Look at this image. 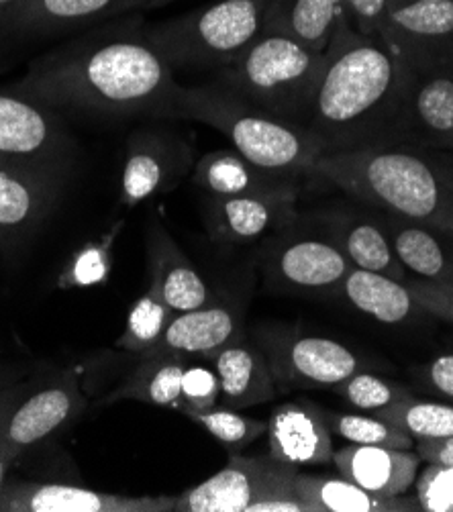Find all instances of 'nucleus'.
<instances>
[{"instance_id":"nucleus-1","label":"nucleus","mask_w":453,"mask_h":512,"mask_svg":"<svg viewBox=\"0 0 453 512\" xmlns=\"http://www.w3.org/2000/svg\"><path fill=\"white\" fill-rule=\"evenodd\" d=\"M139 17L103 23L35 60L11 88L54 111L168 119L180 88Z\"/></svg>"},{"instance_id":"nucleus-2","label":"nucleus","mask_w":453,"mask_h":512,"mask_svg":"<svg viewBox=\"0 0 453 512\" xmlns=\"http://www.w3.org/2000/svg\"><path fill=\"white\" fill-rule=\"evenodd\" d=\"M413 70L378 39L341 25L307 119L325 153L402 143Z\"/></svg>"},{"instance_id":"nucleus-3","label":"nucleus","mask_w":453,"mask_h":512,"mask_svg":"<svg viewBox=\"0 0 453 512\" xmlns=\"http://www.w3.org/2000/svg\"><path fill=\"white\" fill-rule=\"evenodd\" d=\"M309 180L453 237V153L413 143L323 153Z\"/></svg>"},{"instance_id":"nucleus-4","label":"nucleus","mask_w":453,"mask_h":512,"mask_svg":"<svg viewBox=\"0 0 453 512\" xmlns=\"http://www.w3.org/2000/svg\"><path fill=\"white\" fill-rule=\"evenodd\" d=\"M168 119L213 127L251 164L296 180H309L315 162L325 153L317 135L307 127L251 105L217 82L180 86Z\"/></svg>"},{"instance_id":"nucleus-5","label":"nucleus","mask_w":453,"mask_h":512,"mask_svg":"<svg viewBox=\"0 0 453 512\" xmlns=\"http://www.w3.org/2000/svg\"><path fill=\"white\" fill-rule=\"evenodd\" d=\"M323 68L321 51L288 35L264 31L229 66L221 68L213 82L251 105L305 127Z\"/></svg>"},{"instance_id":"nucleus-6","label":"nucleus","mask_w":453,"mask_h":512,"mask_svg":"<svg viewBox=\"0 0 453 512\" xmlns=\"http://www.w3.org/2000/svg\"><path fill=\"white\" fill-rule=\"evenodd\" d=\"M266 11L268 0H217L143 31L172 70L219 72L266 31Z\"/></svg>"},{"instance_id":"nucleus-7","label":"nucleus","mask_w":453,"mask_h":512,"mask_svg":"<svg viewBox=\"0 0 453 512\" xmlns=\"http://www.w3.org/2000/svg\"><path fill=\"white\" fill-rule=\"evenodd\" d=\"M296 474L270 453H233L223 470L176 496L174 512H309L296 496Z\"/></svg>"},{"instance_id":"nucleus-8","label":"nucleus","mask_w":453,"mask_h":512,"mask_svg":"<svg viewBox=\"0 0 453 512\" xmlns=\"http://www.w3.org/2000/svg\"><path fill=\"white\" fill-rule=\"evenodd\" d=\"M76 156L74 141L54 109L0 90V164L66 180Z\"/></svg>"},{"instance_id":"nucleus-9","label":"nucleus","mask_w":453,"mask_h":512,"mask_svg":"<svg viewBox=\"0 0 453 512\" xmlns=\"http://www.w3.org/2000/svg\"><path fill=\"white\" fill-rule=\"evenodd\" d=\"M254 341L264 351L276 384L284 388H335L351 374L372 370V362L347 345L288 325H262Z\"/></svg>"},{"instance_id":"nucleus-10","label":"nucleus","mask_w":453,"mask_h":512,"mask_svg":"<svg viewBox=\"0 0 453 512\" xmlns=\"http://www.w3.org/2000/svg\"><path fill=\"white\" fill-rule=\"evenodd\" d=\"M262 268L272 288L302 296H335L351 264L321 229H300L298 219L270 239Z\"/></svg>"},{"instance_id":"nucleus-11","label":"nucleus","mask_w":453,"mask_h":512,"mask_svg":"<svg viewBox=\"0 0 453 512\" xmlns=\"http://www.w3.org/2000/svg\"><path fill=\"white\" fill-rule=\"evenodd\" d=\"M86 394L72 372L7 386L0 392V439L25 451L52 437L86 411Z\"/></svg>"},{"instance_id":"nucleus-12","label":"nucleus","mask_w":453,"mask_h":512,"mask_svg":"<svg viewBox=\"0 0 453 512\" xmlns=\"http://www.w3.org/2000/svg\"><path fill=\"white\" fill-rule=\"evenodd\" d=\"M194 149L170 127H141L125 143L121 204L137 207L182 184L194 170Z\"/></svg>"},{"instance_id":"nucleus-13","label":"nucleus","mask_w":453,"mask_h":512,"mask_svg":"<svg viewBox=\"0 0 453 512\" xmlns=\"http://www.w3.org/2000/svg\"><path fill=\"white\" fill-rule=\"evenodd\" d=\"M378 39L413 72L453 64V0H417L390 9Z\"/></svg>"},{"instance_id":"nucleus-14","label":"nucleus","mask_w":453,"mask_h":512,"mask_svg":"<svg viewBox=\"0 0 453 512\" xmlns=\"http://www.w3.org/2000/svg\"><path fill=\"white\" fill-rule=\"evenodd\" d=\"M176 496H123L70 484L9 482L0 512H174Z\"/></svg>"},{"instance_id":"nucleus-15","label":"nucleus","mask_w":453,"mask_h":512,"mask_svg":"<svg viewBox=\"0 0 453 512\" xmlns=\"http://www.w3.org/2000/svg\"><path fill=\"white\" fill-rule=\"evenodd\" d=\"M300 184L249 192L229 198H211L207 225L213 239L221 243H251L268 233L282 231L298 219L296 202Z\"/></svg>"},{"instance_id":"nucleus-16","label":"nucleus","mask_w":453,"mask_h":512,"mask_svg":"<svg viewBox=\"0 0 453 512\" xmlns=\"http://www.w3.org/2000/svg\"><path fill=\"white\" fill-rule=\"evenodd\" d=\"M358 204L360 207H333L317 215L321 229L337 243L351 268L407 280L409 276L396 258L382 213L368 204Z\"/></svg>"},{"instance_id":"nucleus-17","label":"nucleus","mask_w":453,"mask_h":512,"mask_svg":"<svg viewBox=\"0 0 453 512\" xmlns=\"http://www.w3.org/2000/svg\"><path fill=\"white\" fill-rule=\"evenodd\" d=\"M268 453L280 462L323 466L333 462V439L325 408L311 400L278 404L268 419Z\"/></svg>"},{"instance_id":"nucleus-18","label":"nucleus","mask_w":453,"mask_h":512,"mask_svg":"<svg viewBox=\"0 0 453 512\" xmlns=\"http://www.w3.org/2000/svg\"><path fill=\"white\" fill-rule=\"evenodd\" d=\"M143 0H21L0 21V33L54 35L141 9Z\"/></svg>"},{"instance_id":"nucleus-19","label":"nucleus","mask_w":453,"mask_h":512,"mask_svg":"<svg viewBox=\"0 0 453 512\" xmlns=\"http://www.w3.org/2000/svg\"><path fill=\"white\" fill-rule=\"evenodd\" d=\"M64 180L0 164V245L29 237L52 213Z\"/></svg>"},{"instance_id":"nucleus-20","label":"nucleus","mask_w":453,"mask_h":512,"mask_svg":"<svg viewBox=\"0 0 453 512\" xmlns=\"http://www.w3.org/2000/svg\"><path fill=\"white\" fill-rule=\"evenodd\" d=\"M402 143L453 153V76L447 70L413 74Z\"/></svg>"},{"instance_id":"nucleus-21","label":"nucleus","mask_w":453,"mask_h":512,"mask_svg":"<svg viewBox=\"0 0 453 512\" xmlns=\"http://www.w3.org/2000/svg\"><path fill=\"white\" fill-rule=\"evenodd\" d=\"M243 335L245 313L241 304L211 300L194 311L174 315L160 341L145 353L174 351L190 357H207Z\"/></svg>"},{"instance_id":"nucleus-22","label":"nucleus","mask_w":453,"mask_h":512,"mask_svg":"<svg viewBox=\"0 0 453 512\" xmlns=\"http://www.w3.org/2000/svg\"><path fill=\"white\" fill-rule=\"evenodd\" d=\"M147 264L149 286L158 290L176 315L215 300L205 278L158 219L147 229Z\"/></svg>"},{"instance_id":"nucleus-23","label":"nucleus","mask_w":453,"mask_h":512,"mask_svg":"<svg viewBox=\"0 0 453 512\" xmlns=\"http://www.w3.org/2000/svg\"><path fill=\"white\" fill-rule=\"evenodd\" d=\"M333 464L343 478L378 496L407 494L423 459L413 449L351 443L333 451Z\"/></svg>"},{"instance_id":"nucleus-24","label":"nucleus","mask_w":453,"mask_h":512,"mask_svg":"<svg viewBox=\"0 0 453 512\" xmlns=\"http://www.w3.org/2000/svg\"><path fill=\"white\" fill-rule=\"evenodd\" d=\"M205 360L219 376V398L225 406L243 411L276 398L278 388L266 355L256 341H249L245 335L207 355Z\"/></svg>"},{"instance_id":"nucleus-25","label":"nucleus","mask_w":453,"mask_h":512,"mask_svg":"<svg viewBox=\"0 0 453 512\" xmlns=\"http://www.w3.org/2000/svg\"><path fill=\"white\" fill-rule=\"evenodd\" d=\"M382 213L392 247L409 278L453 282V237L429 225Z\"/></svg>"},{"instance_id":"nucleus-26","label":"nucleus","mask_w":453,"mask_h":512,"mask_svg":"<svg viewBox=\"0 0 453 512\" xmlns=\"http://www.w3.org/2000/svg\"><path fill=\"white\" fill-rule=\"evenodd\" d=\"M335 296L384 325L409 323L415 317L425 315L413 298L407 280H394L368 270L349 268Z\"/></svg>"},{"instance_id":"nucleus-27","label":"nucleus","mask_w":453,"mask_h":512,"mask_svg":"<svg viewBox=\"0 0 453 512\" xmlns=\"http://www.w3.org/2000/svg\"><path fill=\"white\" fill-rule=\"evenodd\" d=\"M296 496L309 512H417L415 496H378L347 478H331L298 472L294 478Z\"/></svg>"},{"instance_id":"nucleus-28","label":"nucleus","mask_w":453,"mask_h":512,"mask_svg":"<svg viewBox=\"0 0 453 512\" xmlns=\"http://www.w3.org/2000/svg\"><path fill=\"white\" fill-rule=\"evenodd\" d=\"M345 23L343 0H268L266 31L288 35L321 54Z\"/></svg>"},{"instance_id":"nucleus-29","label":"nucleus","mask_w":453,"mask_h":512,"mask_svg":"<svg viewBox=\"0 0 453 512\" xmlns=\"http://www.w3.org/2000/svg\"><path fill=\"white\" fill-rule=\"evenodd\" d=\"M141 360L129 378L107 394L98 404H113L121 400H137L156 406H168L182 411V374L190 355L174 351H154L139 355Z\"/></svg>"},{"instance_id":"nucleus-30","label":"nucleus","mask_w":453,"mask_h":512,"mask_svg":"<svg viewBox=\"0 0 453 512\" xmlns=\"http://www.w3.org/2000/svg\"><path fill=\"white\" fill-rule=\"evenodd\" d=\"M302 180L264 170L245 160L235 149L211 151L200 158L192 170V184L211 198H229L249 192H262Z\"/></svg>"},{"instance_id":"nucleus-31","label":"nucleus","mask_w":453,"mask_h":512,"mask_svg":"<svg viewBox=\"0 0 453 512\" xmlns=\"http://www.w3.org/2000/svg\"><path fill=\"white\" fill-rule=\"evenodd\" d=\"M400 431L409 433L413 439H439L453 437V404L407 398L382 411L370 413Z\"/></svg>"},{"instance_id":"nucleus-32","label":"nucleus","mask_w":453,"mask_h":512,"mask_svg":"<svg viewBox=\"0 0 453 512\" xmlns=\"http://www.w3.org/2000/svg\"><path fill=\"white\" fill-rule=\"evenodd\" d=\"M174 311L166 304V300L158 294L154 286H149L131 306L127 315L125 329L117 339L119 349H127L131 353H145L154 347L170 321L174 319Z\"/></svg>"},{"instance_id":"nucleus-33","label":"nucleus","mask_w":453,"mask_h":512,"mask_svg":"<svg viewBox=\"0 0 453 512\" xmlns=\"http://www.w3.org/2000/svg\"><path fill=\"white\" fill-rule=\"evenodd\" d=\"M325 417L333 435L356 443V445H376L392 449H415V439L400 431L398 427L374 417V415H356V413H337L327 411Z\"/></svg>"},{"instance_id":"nucleus-34","label":"nucleus","mask_w":453,"mask_h":512,"mask_svg":"<svg viewBox=\"0 0 453 512\" xmlns=\"http://www.w3.org/2000/svg\"><path fill=\"white\" fill-rule=\"evenodd\" d=\"M192 423L203 427L207 433H211L227 451L239 453L247 449L256 439H260L268 431V421L249 419L237 408L229 406H213L209 411L198 413H184Z\"/></svg>"},{"instance_id":"nucleus-35","label":"nucleus","mask_w":453,"mask_h":512,"mask_svg":"<svg viewBox=\"0 0 453 512\" xmlns=\"http://www.w3.org/2000/svg\"><path fill=\"white\" fill-rule=\"evenodd\" d=\"M333 392L364 413H376L386 406L415 396L405 384L394 382L370 370L351 374L347 380L337 384Z\"/></svg>"},{"instance_id":"nucleus-36","label":"nucleus","mask_w":453,"mask_h":512,"mask_svg":"<svg viewBox=\"0 0 453 512\" xmlns=\"http://www.w3.org/2000/svg\"><path fill=\"white\" fill-rule=\"evenodd\" d=\"M221 396L219 376L205 357H190L182 374V415L209 411Z\"/></svg>"},{"instance_id":"nucleus-37","label":"nucleus","mask_w":453,"mask_h":512,"mask_svg":"<svg viewBox=\"0 0 453 512\" xmlns=\"http://www.w3.org/2000/svg\"><path fill=\"white\" fill-rule=\"evenodd\" d=\"M415 498L423 512H453V470L427 464L415 480Z\"/></svg>"},{"instance_id":"nucleus-38","label":"nucleus","mask_w":453,"mask_h":512,"mask_svg":"<svg viewBox=\"0 0 453 512\" xmlns=\"http://www.w3.org/2000/svg\"><path fill=\"white\" fill-rule=\"evenodd\" d=\"M407 286L425 315L453 323V282H423L407 278Z\"/></svg>"},{"instance_id":"nucleus-39","label":"nucleus","mask_w":453,"mask_h":512,"mask_svg":"<svg viewBox=\"0 0 453 512\" xmlns=\"http://www.w3.org/2000/svg\"><path fill=\"white\" fill-rule=\"evenodd\" d=\"M345 19L351 29L362 35L378 37V31L386 19V0H343Z\"/></svg>"},{"instance_id":"nucleus-40","label":"nucleus","mask_w":453,"mask_h":512,"mask_svg":"<svg viewBox=\"0 0 453 512\" xmlns=\"http://www.w3.org/2000/svg\"><path fill=\"white\" fill-rule=\"evenodd\" d=\"M419 382L439 398L453 404V353L437 355L419 370Z\"/></svg>"},{"instance_id":"nucleus-41","label":"nucleus","mask_w":453,"mask_h":512,"mask_svg":"<svg viewBox=\"0 0 453 512\" xmlns=\"http://www.w3.org/2000/svg\"><path fill=\"white\" fill-rule=\"evenodd\" d=\"M415 451L425 464H439L453 470V437L415 439Z\"/></svg>"},{"instance_id":"nucleus-42","label":"nucleus","mask_w":453,"mask_h":512,"mask_svg":"<svg viewBox=\"0 0 453 512\" xmlns=\"http://www.w3.org/2000/svg\"><path fill=\"white\" fill-rule=\"evenodd\" d=\"M21 453H23L21 449H17V447H13L11 443L0 439V490L5 488V484H7V474H9L11 466L15 464V459H17Z\"/></svg>"},{"instance_id":"nucleus-43","label":"nucleus","mask_w":453,"mask_h":512,"mask_svg":"<svg viewBox=\"0 0 453 512\" xmlns=\"http://www.w3.org/2000/svg\"><path fill=\"white\" fill-rule=\"evenodd\" d=\"M170 3H174V0H143L141 9H160V7H166Z\"/></svg>"},{"instance_id":"nucleus-44","label":"nucleus","mask_w":453,"mask_h":512,"mask_svg":"<svg viewBox=\"0 0 453 512\" xmlns=\"http://www.w3.org/2000/svg\"><path fill=\"white\" fill-rule=\"evenodd\" d=\"M21 0H0V21H3V17L15 7V5H19Z\"/></svg>"},{"instance_id":"nucleus-45","label":"nucleus","mask_w":453,"mask_h":512,"mask_svg":"<svg viewBox=\"0 0 453 512\" xmlns=\"http://www.w3.org/2000/svg\"><path fill=\"white\" fill-rule=\"evenodd\" d=\"M386 3H388V11H390V9H398V7L413 5V3H417V0H386Z\"/></svg>"},{"instance_id":"nucleus-46","label":"nucleus","mask_w":453,"mask_h":512,"mask_svg":"<svg viewBox=\"0 0 453 512\" xmlns=\"http://www.w3.org/2000/svg\"><path fill=\"white\" fill-rule=\"evenodd\" d=\"M7 386H9V378L3 372H0V392H3Z\"/></svg>"},{"instance_id":"nucleus-47","label":"nucleus","mask_w":453,"mask_h":512,"mask_svg":"<svg viewBox=\"0 0 453 512\" xmlns=\"http://www.w3.org/2000/svg\"><path fill=\"white\" fill-rule=\"evenodd\" d=\"M445 70H447V72H449V74H451V76H453V64H449V66H447V68H445Z\"/></svg>"}]
</instances>
